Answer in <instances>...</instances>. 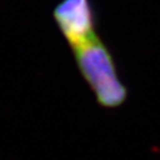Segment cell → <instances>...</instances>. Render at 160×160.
I'll use <instances>...</instances> for the list:
<instances>
[{"instance_id": "6da1fadb", "label": "cell", "mask_w": 160, "mask_h": 160, "mask_svg": "<svg viewBox=\"0 0 160 160\" xmlns=\"http://www.w3.org/2000/svg\"><path fill=\"white\" fill-rule=\"evenodd\" d=\"M54 19L97 103L105 108L124 105L128 88L120 79L110 49L96 30L91 0H62L54 9Z\"/></svg>"}]
</instances>
